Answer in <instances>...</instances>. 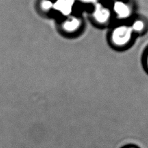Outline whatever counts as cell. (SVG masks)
Masks as SVG:
<instances>
[{"label": "cell", "mask_w": 148, "mask_h": 148, "mask_svg": "<svg viewBox=\"0 0 148 148\" xmlns=\"http://www.w3.org/2000/svg\"><path fill=\"white\" fill-rule=\"evenodd\" d=\"M133 30L127 26H120L116 28L112 32L111 39L116 46H125L131 41Z\"/></svg>", "instance_id": "obj_1"}, {"label": "cell", "mask_w": 148, "mask_h": 148, "mask_svg": "<svg viewBox=\"0 0 148 148\" xmlns=\"http://www.w3.org/2000/svg\"><path fill=\"white\" fill-rule=\"evenodd\" d=\"M110 13L109 10L101 5H97L93 13L94 20L99 24H105L109 20Z\"/></svg>", "instance_id": "obj_2"}, {"label": "cell", "mask_w": 148, "mask_h": 148, "mask_svg": "<svg viewBox=\"0 0 148 148\" xmlns=\"http://www.w3.org/2000/svg\"><path fill=\"white\" fill-rule=\"evenodd\" d=\"M74 0H57L53 4L54 9L64 16H68L72 11Z\"/></svg>", "instance_id": "obj_3"}, {"label": "cell", "mask_w": 148, "mask_h": 148, "mask_svg": "<svg viewBox=\"0 0 148 148\" xmlns=\"http://www.w3.org/2000/svg\"><path fill=\"white\" fill-rule=\"evenodd\" d=\"M81 25L80 19L76 17H72L64 21L62 24V29L68 33H72L77 30Z\"/></svg>", "instance_id": "obj_4"}, {"label": "cell", "mask_w": 148, "mask_h": 148, "mask_svg": "<svg viewBox=\"0 0 148 148\" xmlns=\"http://www.w3.org/2000/svg\"><path fill=\"white\" fill-rule=\"evenodd\" d=\"M114 10L120 18H127L131 15V9L127 5L121 1H117L114 5Z\"/></svg>", "instance_id": "obj_5"}, {"label": "cell", "mask_w": 148, "mask_h": 148, "mask_svg": "<svg viewBox=\"0 0 148 148\" xmlns=\"http://www.w3.org/2000/svg\"><path fill=\"white\" fill-rule=\"evenodd\" d=\"M133 31H136V32H140L144 30V23L141 20H136L133 23L131 27Z\"/></svg>", "instance_id": "obj_6"}, {"label": "cell", "mask_w": 148, "mask_h": 148, "mask_svg": "<svg viewBox=\"0 0 148 148\" xmlns=\"http://www.w3.org/2000/svg\"><path fill=\"white\" fill-rule=\"evenodd\" d=\"M53 4L52 3L51 1H49V0H44L40 3L41 9L44 10V11H47V10L53 8Z\"/></svg>", "instance_id": "obj_7"}, {"label": "cell", "mask_w": 148, "mask_h": 148, "mask_svg": "<svg viewBox=\"0 0 148 148\" xmlns=\"http://www.w3.org/2000/svg\"><path fill=\"white\" fill-rule=\"evenodd\" d=\"M120 148H140V147L138 146H137L136 145L129 144H126L125 146H123Z\"/></svg>", "instance_id": "obj_8"}, {"label": "cell", "mask_w": 148, "mask_h": 148, "mask_svg": "<svg viewBox=\"0 0 148 148\" xmlns=\"http://www.w3.org/2000/svg\"><path fill=\"white\" fill-rule=\"evenodd\" d=\"M82 1L85 3H93L95 2L96 0H82Z\"/></svg>", "instance_id": "obj_9"}, {"label": "cell", "mask_w": 148, "mask_h": 148, "mask_svg": "<svg viewBox=\"0 0 148 148\" xmlns=\"http://www.w3.org/2000/svg\"><path fill=\"white\" fill-rule=\"evenodd\" d=\"M147 67H148V55L147 56Z\"/></svg>", "instance_id": "obj_10"}]
</instances>
